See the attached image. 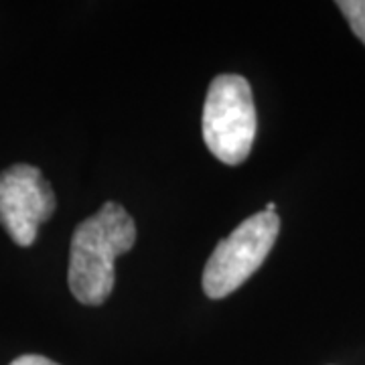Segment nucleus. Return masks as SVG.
I'll return each mask as SVG.
<instances>
[{
  "label": "nucleus",
  "mask_w": 365,
  "mask_h": 365,
  "mask_svg": "<svg viewBox=\"0 0 365 365\" xmlns=\"http://www.w3.org/2000/svg\"><path fill=\"white\" fill-rule=\"evenodd\" d=\"M136 223L114 201H106L98 213L83 220L71 235L69 290L81 304H104L114 288V262L132 250Z\"/></svg>",
  "instance_id": "nucleus-1"
},
{
  "label": "nucleus",
  "mask_w": 365,
  "mask_h": 365,
  "mask_svg": "<svg viewBox=\"0 0 365 365\" xmlns=\"http://www.w3.org/2000/svg\"><path fill=\"white\" fill-rule=\"evenodd\" d=\"M256 106L248 79L223 73L211 81L201 116L203 140L211 155L225 165L248 158L256 138Z\"/></svg>",
  "instance_id": "nucleus-2"
},
{
  "label": "nucleus",
  "mask_w": 365,
  "mask_h": 365,
  "mask_svg": "<svg viewBox=\"0 0 365 365\" xmlns=\"http://www.w3.org/2000/svg\"><path fill=\"white\" fill-rule=\"evenodd\" d=\"M280 232V217L260 211L240 223L209 256L203 270V292L209 299L230 297L268 258Z\"/></svg>",
  "instance_id": "nucleus-3"
},
{
  "label": "nucleus",
  "mask_w": 365,
  "mask_h": 365,
  "mask_svg": "<svg viewBox=\"0 0 365 365\" xmlns=\"http://www.w3.org/2000/svg\"><path fill=\"white\" fill-rule=\"evenodd\" d=\"M57 199L37 167L14 165L0 173V225L14 244L29 248L41 223L51 220Z\"/></svg>",
  "instance_id": "nucleus-4"
},
{
  "label": "nucleus",
  "mask_w": 365,
  "mask_h": 365,
  "mask_svg": "<svg viewBox=\"0 0 365 365\" xmlns=\"http://www.w3.org/2000/svg\"><path fill=\"white\" fill-rule=\"evenodd\" d=\"M337 6L347 19L353 33L365 45V0H339Z\"/></svg>",
  "instance_id": "nucleus-5"
},
{
  "label": "nucleus",
  "mask_w": 365,
  "mask_h": 365,
  "mask_svg": "<svg viewBox=\"0 0 365 365\" xmlns=\"http://www.w3.org/2000/svg\"><path fill=\"white\" fill-rule=\"evenodd\" d=\"M11 365H59L51 361V359H47V357H43V355H21V357H16Z\"/></svg>",
  "instance_id": "nucleus-6"
}]
</instances>
